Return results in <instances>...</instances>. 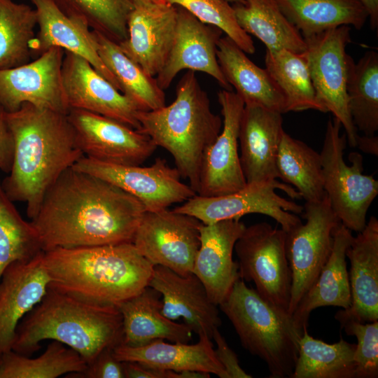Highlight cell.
I'll return each mask as SVG.
<instances>
[{"mask_svg": "<svg viewBox=\"0 0 378 378\" xmlns=\"http://www.w3.org/2000/svg\"><path fill=\"white\" fill-rule=\"evenodd\" d=\"M145 211L119 187L71 167L47 191L31 223L48 251L132 243Z\"/></svg>", "mask_w": 378, "mask_h": 378, "instance_id": "cell-1", "label": "cell"}, {"mask_svg": "<svg viewBox=\"0 0 378 378\" xmlns=\"http://www.w3.org/2000/svg\"><path fill=\"white\" fill-rule=\"evenodd\" d=\"M5 116L13 137L14 157L1 185L12 202L26 203L31 220L50 188L84 155L67 114L24 103Z\"/></svg>", "mask_w": 378, "mask_h": 378, "instance_id": "cell-2", "label": "cell"}, {"mask_svg": "<svg viewBox=\"0 0 378 378\" xmlns=\"http://www.w3.org/2000/svg\"><path fill=\"white\" fill-rule=\"evenodd\" d=\"M49 288L117 306L148 286L153 265L132 242L43 251Z\"/></svg>", "mask_w": 378, "mask_h": 378, "instance_id": "cell-3", "label": "cell"}, {"mask_svg": "<svg viewBox=\"0 0 378 378\" xmlns=\"http://www.w3.org/2000/svg\"><path fill=\"white\" fill-rule=\"evenodd\" d=\"M122 338V318L117 307L92 303L49 288L21 320L12 345L30 356L44 340L58 341L90 364L102 351L115 348Z\"/></svg>", "mask_w": 378, "mask_h": 378, "instance_id": "cell-4", "label": "cell"}, {"mask_svg": "<svg viewBox=\"0 0 378 378\" xmlns=\"http://www.w3.org/2000/svg\"><path fill=\"white\" fill-rule=\"evenodd\" d=\"M137 119L138 130L172 155L181 176L197 193L203 157L220 134L223 121L212 112L195 71L188 70L181 78L172 104L139 111Z\"/></svg>", "mask_w": 378, "mask_h": 378, "instance_id": "cell-5", "label": "cell"}, {"mask_svg": "<svg viewBox=\"0 0 378 378\" xmlns=\"http://www.w3.org/2000/svg\"><path fill=\"white\" fill-rule=\"evenodd\" d=\"M218 307L243 347L265 362L270 377H291L302 334L291 315L266 301L241 279Z\"/></svg>", "mask_w": 378, "mask_h": 378, "instance_id": "cell-6", "label": "cell"}, {"mask_svg": "<svg viewBox=\"0 0 378 378\" xmlns=\"http://www.w3.org/2000/svg\"><path fill=\"white\" fill-rule=\"evenodd\" d=\"M336 119H329L320 153L323 188L332 209L341 223L358 232L366 225L368 211L378 194V181L363 173V157L357 152L349 155L351 165L344 160L345 133Z\"/></svg>", "mask_w": 378, "mask_h": 378, "instance_id": "cell-7", "label": "cell"}, {"mask_svg": "<svg viewBox=\"0 0 378 378\" xmlns=\"http://www.w3.org/2000/svg\"><path fill=\"white\" fill-rule=\"evenodd\" d=\"M286 235L281 228L257 223L245 227L234 251L239 278L253 281L263 299L288 313L292 278Z\"/></svg>", "mask_w": 378, "mask_h": 378, "instance_id": "cell-8", "label": "cell"}, {"mask_svg": "<svg viewBox=\"0 0 378 378\" xmlns=\"http://www.w3.org/2000/svg\"><path fill=\"white\" fill-rule=\"evenodd\" d=\"M276 189L283 190L292 198L301 197L294 188L276 179L246 183L242 189L225 195L202 197L195 195L174 210L195 217L203 224L240 219L248 214H260L275 220L281 228L287 232L302 222L296 214L302 213L304 206L279 195Z\"/></svg>", "mask_w": 378, "mask_h": 378, "instance_id": "cell-9", "label": "cell"}, {"mask_svg": "<svg viewBox=\"0 0 378 378\" xmlns=\"http://www.w3.org/2000/svg\"><path fill=\"white\" fill-rule=\"evenodd\" d=\"M303 211L306 222L286 232L292 278L288 307L291 316L327 262L333 248L335 231L341 223L326 194L320 201L305 202Z\"/></svg>", "mask_w": 378, "mask_h": 378, "instance_id": "cell-10", "label": "cell"}, {"mask_svg": "<svg viewBox=\"0 0 378 378\" xmlns=\"http://www.w3.org/2000/svg\"><path fill=\"white\" fill-rule=\"evenodd\" d=\"M347 25L329 29L304 38L312 82L318 102L330 112L344 129L346 141L356 146L357 130L348 106L346 94V46L351 42Z\"/></svg>", "mask_w": 378, "mask_h": 378, "instance_id": "cell-11", "label": "cell"}, {"mask_svg": "<svg viewBox=\"0 0 378 378\" xmlns=\"http://www.w3.org/2000/svg\"><path fill=\"white\" fill-rule=\"evenodd\" d=\"M202 224L195 217L174 209L145 211L132 244L153 266L166 267L186 276L192 273Z\"/></svg>", "mask_w": 378, "mask_h": 378, "instance_id": "cell-12", "label": "cell"}, {"mask_svg": "<svg viewBox=\"0 0 378 378\" xmlns=\"http://www.w3.org/2000/svg\"><path fill=\"white\" fill-rule=\"evenodd\" d=\"M73 167L119 187L136 197L146 211L164 210L197 195L181 181L177 169L161 158L150 166L141 167L104 162L83 156Z\"/></svg>", "mask_w": 378, "mask_h": 378, "instance_id": "cell-13", "label": "cell"}, {"mask_svg": "<svg viewBox=\"0 0 378 378\" xmlns=\"http://www.w3.org/2000/svg\"><path fill=\"white\" fill-rule=\"evenodd\" d=\"M67 117L84 156L100 162L140 165L157 146L149 136L113 119L80 109Z\"/></svg>", "mask_w": 378, "mask_h": 378, "instance_id": "cell-14", "label": "cell"}, {"mask_svg": "<svg viewBox=\"0 0 378 378\" xmlns=\"http://www.w3.org/2000/svg\"><path fill=\"white\" fill-rule=\"evenodd\" d=\"M62 48L53 47L25 64L0 69V106L6 112L24 103L67 114L62 82Z\"/></svg>", "mask_w": 378, "mask_h": 378, "instance_id": "cell-15", "label": "cell"}, {"mask_svg": "<svg viewBox=\"0 0 378 378\" xmlns=\"http://www.w3.org/2000/svg\"><path fill=\"white\" fill-rule=\"evenodd\" d=\"M217 97L223 129L203 157L196 193L202 197L230 194L246 185L238 141L244 103L235 92L224 89L218 92Z\"/></svg>", "mask_w": 378, "mask_h": 378, "instance_id": "cell-16", "label": "cell"}, {"mask_svg": "<svg viewBox=\"0 0 378 378\" xmlns=\"http://www.w3.org/2000/svg\"><path fill=\"white\" fill-rule=\"evenodd\" d=\"M128 37L119 46L148 75L156 76L164 66L175 38L177 7L164 0L133 1Z\"/></svg>", "mask_w": 378, "mask_h": 378, "instance_id": "cell-17", "label": "cell"}, {"mask_svg": "<svg viewBox=\"0 0 378 378\" xmlns=\"http://www.w3.org/2000/svg\"><path fill=\"white\" fill-rule=\"evenodd\" d=\"M62 82L69 109L89 111L139 129L136 105L84 58L64 51Z\"/></svg>", "mask_w": 378, "mask_h": 378, "instance_id": "cell-18", "label": "cell"}, {"mask_svg": "<svg viewBox=\"0 0 378 378\" xmlns=\"http://www.w3.org/2000/svg\"><path fill=\"white\" fill-rule=\"evenodd\" d=\"M177 7L175 38L169 58L156 76L159 87L167 89L183 69L202 71L214 78L220 86L232 91L219 66L216 49L223 31L200 21L185 8Z\"/></svg>", "mask_w": 378, "mask_h": 378, "instance_id": "cell-19", "label": "cell"}, {"mask_svg": "<svg viewBox=\"0 0 378 378\" xmlns=\"http://www.w3.org/2000/svg\"><path fill=\"white\" fill-rule=\"evenodd\" d=\"M148 286L162 298V313L171 320L182 318L198 335L210 338L221 325L218 305L210 299L202 281L193 274H179L163 266H153Z\"/></svg>", "mask_w": 378, "mask_h": 378, "instance_id": "cell-20", "label": "cell"}, {"mask_svg": "<svg viewBox=\"0 0 378 378\" xmlns=\"http://www.w3.org/2000/svg\"><path fill=\"white\" fill-rule=\"evenodd\" d=\"M245 227L240 219L202 224L200 227V245L192 273L202 281L210 299L218 306L240 279L233 252L235 243Z\"/></svg>", "mask_w": 378, "mask_h": 378, "instance_id": "cell-21", "label": "cell"}, {"mask_svg": "<svg viewBox=\"0 0 378 378\" xmlns=\"http://www.w3.org/2000/svg\"><path fill=\"white\" fill-rule=\"evenodd\" d=\"M43 251L34 258L16 261L0 279V356L12 349L21 320L48 290L50 277L43 260Z\"/></svg>", "mask_w": 378, "mask_h": 378, "instance_id": "cell-22", "label": "cell"}, {"mask_svg": "<svg viewBox=\"0 0 378 378\" xmlns=\"http://www.w3.org/2000/svg\"><path fill=\"white\" fill-rule=\"evenodd\" d=\"M281 114L258 105H244L238 141L246 183L279 178L276 157L284 131Z\"/></svg>", "mask_w": 378, "mask_h": 378, "instance_id": "cell-23", "label": "cell"}, {"mask_svg": "<svg viewBox=\"0 0 378 378\" xmlns=\"http://www.w3.org/2000/svg\"><path fill=\"white\" fill-rule=\"evenodd\" d=\"M351 304L335 314L338 321L354 319L361 323L378 321V220L371 216L346 248Z\"/></svg>", "mask_w": 378, "mask_h": 378, "instance_id": "cell-24", "label": "cell"}, {"mask_svg": "<svg viewBox=\"0 0 378 378\" xmlns=\"http://www.w3.org/2000/svg\"><path fill=\"white\" fill-rule=\"evenodd\" d=\"M31 1L35 6L38 27L31 45V57L36 59L53 47L62 48L86 59L120 92L116 78L97 53L91 30L64 15L52 0Z\"/></svg>", "mask_w": 378, "mask_h": 378, "instance_id": "cell-25", "label": "cell"}, {"mask_svg": "<svg viewBox=\"0 0 378 378\" xmlns=\"http://www.w3.org/2000/svg\"><path fill=\"white\" fill-rule=\"evenodd\" d=\"M206 334L199 335V341L192 344L155 340L140 346L119 344L113 354L120 361H131L154 368L174 372L195 371L227 378L218 361L213 343Z\"/></svg>", "mask_w": 378, "mask_h": 378, "instance_id": "cell-26", "label": "cell"}, {"mask_svg": "<svg viewBox=\"0 0 378 378\" xmlns=\"http://www.w3.org/2000/svg\"><path fill=\"white\" fill-rule=\"evenodd\" d=\"M160 294L147 286L140 293L116 307L122 318V338L120 344L140 346L155 340L188 343L191 328L164 316L162 313Z\"/></svg>", "mask_w": 378, "mask_h": 378, "instance_id": "cell-27", "label": "cell"}, {"mask_svg": "<svg viewBox=\"0 0 378 378\" xmlns=\"http://www.w3.org/2000/svg\"><path fill=\"white\" fill-rule=\"evenodd\" d=\"M352 237L351 231L342 223L335 230L332 251L327 262L292 314L293 321L300 331L308 328L311 312L318 307H350L351 295L346 251Z\"/></svg>", "mask_w": 378, "mask_h": 378, "instance_id": "cell-28", "label": "cell"}, {"mask_svg": "<svg viewBox=\"0 0 378 378\" xmlns=\"http://www.w3.org/2000/svg\"><path fill=\"white\" fill-rule=\"evenodd\" d=\"M227 36L217 43V59L225 79L244 105L286 113L284 97L266 69L255 64Z\"/></svg>", "mask_w": 378, "mask_h": 378, "instance_id": "cell-29", "label": "cell"}, {"mask_svg": "<svg viewBox=\"0 0 378 378\" xmlns=\"http://www.w3.org/2000/svg\"><path fill=\"white\" fill-rule=\"evenodd\" d=\"M303 38L342 25L360 30L368 20L360 0H275Z\"/></svg>", "mask_w": 378, "mask_h": 378, "instance_id": "cell-30", "label": "cell"}, {"mask_svg": "<svg viewBox=\"0 0 378 378\" xmlns=\"http://www.w3.org/2000/svg\"><path fill=\"white\" fill-rule=\"evenodd\" d=\"M94 44L102 61L116 78L120 92L139 111H152L165 106V94L156 80L127 57L119 45L91 30Z\"/></svg>", "mask_w": 378, "mask_h": 378, "instance_id": "cell-31", "label": "cell"}, {"mask_svg": "<svg viewBox=\"0 0 378 378\" xmlns=\"http://www.w3.org/2000/svg\"><path fill=\"white\" fill-rule=\"evenodd\" d=\"M232 6L240 27L261 41L267 50L305 52L303 36L282 13L275 0H244V4Z\"/></svg>", "mask_w": 378, "mask_h": 378, "instance_id": "cell-32", "label": "cell"}, {"mask_svg": "<svg viewBox=\"0 0 378 378\" xmlns=\"http://www.w3.org/2000/svg\"><path fill=\"white\" fill-rule=\"evenodd\" d=\"M346 94L353 123L366 136L378 130V53L366 52L356 63L347 55Z\"/></svg>", "mask_w": 378, "mask_h": 378, "instance_id": "cell-33", "label": "cell"}, {"mask_svg": "<svg viewBox=\"0 0 378 378\" xmlns=\"http://www.w3.org/2000/svg\"><path fill=\"white\" fill-rule=\"evenodd\" d=\"M265 63L284 97L286 113L309 109L326 113L316 99L304 52L266 50Z\"/></svg>", "mask_w": 378, "mask_h": 378, "instance_id": "cell-34", "label": "cell"}, {"mask_svg": "<svg viewBox=\"0 0 378 378\" xmlns=\"http://www.w3.org/2000/svg\"><path fill=\"white\" fill-rule=\"evenodd\" d=\"M276 168L279 178L292 185L305 202H317L325 197L320 153L285 131L279 143Z\"/></svg>", "mask_w": 378, "mask_h": 378, "instance_id": "cell-35", "label": "cell"}, {"mask_svg": "<svg viewBox=\"0 0 378 378\" xmlns=\"http://www.w3.org/2000/svg\"><path fill=\"white\" fill-rule=\"evenodd\" d=\"M355 349L343 338L334 344L315 339L305 328L290 378H355Z\"/></svg>", "mask_w": 378, "mask_h": 378, "instance_id": "cell-36", "label": "cell"}, {"mask_svg": "<svg viewBox=\"0 0 378 378\" xmlns=\"http://www.w3.org/2000/svg\"><path fill=\"white\" fill-rule=\"evenodd\" d=\"M86 368V362L76 351L55 340L34 358L13 350L0 356V378H56L82 372Z\"/></svg>", "mask_w": 378, "mask_h": 378, "instance_id": "cell-37", "label": "cell"}, {"mask_svg": "<svg viewBox=\"0 0 378 378\" xmlns=\"http://www.w3.org/2000/svg\"><path fill=\"white\" fill-rule=\"evenodd\" d=\"M36 25L35 8L13 0H0V69L29 62Z\"/></svg>", "mask_w": 378, "mask_h": 378, "instance_id": "cell-38", "label": "cell"}, {"mask_svg": "<svg viewBox=\"0 0 378 378\" xmlns=\"http://www.w3.org/2000/svg\"><path fill=\"white\" fill-rule=\"evenodd\" d=\"M69 18L119 44L128 37L132 0H52Z\"/></svg>", "mask_w": 378, "mask_h": 378, "instance_id": "cell-39", "label": "cell"}, {"mask_svg": "<svg viewBox=\"0 0 378 378\" xmlns=\"http://www.w3.org/2000/svg\"><path fill=\"white\" fill-rule=\"evenodd\" d=\"M41 252L33 225L22 217L0 180V279L13 262L31 260Z\"/></svg>", "mask_w": 378, "mask_h": 378, "instance_id": "cell-40", "label": "cell"}, {"mask_svg": "<svg viewBox=\"0 0 378 378\" xmlns=\"http://www.w3.org/2000/svg\"><path fill=\"white\" fill-rule=\"evenodd\" d=\"M182 7L203 23L214 25L226 34L244 52L253 54L251 36L239 25L234 9L225 0H164Z\"/></svg>", "mask_w": 378, "mask_h": 378, "instance_id": "cell-41", "label": "cell"}, {"mask_svg": "<svg viewBox=\"0 0 378 378\" xmlns=\"http://www.w3.org/2000/svg\"><path fill=\"white\" fill-rule=\"evenodd\" d=\"M349 335L357 340L354 351L355 377H378V321L361 323L354 319L339 321Z\"/></svg>", "mask_w": 378, "mask_h": 378, "instance_id": "cell-42", "label": "cell"}, {"mask_svg": "<svg viewBox=\"0 0 378 378\" xmlns=\"http://www.w3.org/2000/svg\"><path fill=\"white\" fill-rule=\"evenodd\" d=\"M114 348L102 351L86 369L79 373L67 374L66 377L74 378H125L122 362L118 360L113 354Z\"/></svg>", "mask_w": 378, "mask_h": 378, "instance_id": "cell-43", "label": "cell"}, {"mask_svg": "<svg viewBox=\"0 0 378 378\" xmlns=\"http://www.w3.org/2000/svg\"><path fill=\"white\" fill-rule=\"evenodd\" d=\"M125 378H201L195 371L174 372L151 368L136 362L122 361Z\"/></svg>", "mask_w": 378, "mask_h": 378, "instance_id": "cell-44", "label": "cell"}, {"mask_svg": "<svg viewBox=\"0 0 378 378\" xmlns=\"http://www.w3.org/2000/svg\"><path fill=\"white\" fill-rule=\"evenodd\" d=\"M216 344V356L225 370L227 378H251L252 376L246 372L240 366L237 356L228 346L218 328L214 330L212 337Z\"/></svg>", "mask_w": 378, "mask_h": 378, "instance_id": "cell-45", "label": "cell"}, {"mask_svg": "<svg viewBox=\"0 0 378 378\" xmlns=\"http://www.w3.org/2000/svg\"><path fill=\"white\" fill-rule=\"evenodd\" d=\"M6 111L0 106V170L8 174L14 157V141L7 124Z\"/></svg>", "mask_w": 378, "mask_h": 378, "instance_id": "cell-46", "label": "cell"}, {"mask_svg": "<svg viewBox=\"0 0 378 378\" xmlns=\"http://www.w3.org/2000/svg\"><path fill=\"white\" fill-rule=\"evenodd\" d=\"M360 150L373 155H378V137L374 136L357 135L356 146Z\"/></svg>", "mask_w": 378, "mask_h": 378, "instance_id": "cell-47", "label": "cell"}, {"mask_svg": "<svg viewBox=\"0 0 378 378\" xmlns=\"http://www.w3.org/2000/svg\"><path fill=\"white\" fill-rule=\"evenodd\" d=\"M368 13V20L372 30L378 27V0H360Z\"/></svg>", "mask_w": 378, "mask_h": 378, "instance_id": "cell-48", "label": "cell"}, {"mask_svg": "<svg viewBox=\"0 0 378 378\" xmlns=\"http://www.w3.org/2000/svg\"><path fill=\"white\" fill-rule=\"evenodd\" d=\"M227 1H228L229 3H232V4H244V0H225Z\"/></svg>", "mask_w": 378, "mask_h": 378, "instance_id": "cell-49", "label": "cell"}, {"mask_svg": "<svg viewBox=\"0 0 378 378\" xmlns=\"http://www.w3.org/2000/svg\"><path fill=\"white\" fill-rule=\"evenodd\" d=\"M132 1H135V0H132ZM151 1H162V0H151Z\"/></svg>", "mask_w": 378, "mask_h": 378, "instance_id": "cell-50", "label": "cell"}]
</instances>
